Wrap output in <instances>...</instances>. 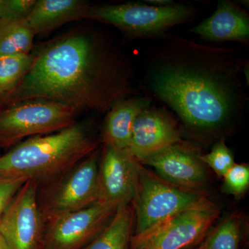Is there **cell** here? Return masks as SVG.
Listing matches in <instances>:
<instances>
[{
	"mask_svg": "<svg viewBox=\"0 0 249 249\" xmlns=\"http://www.w3.org/2000/svg\"><path fill=\"white\" fill-rule=\"evenodd\" d=\"M146 58L147 88L196 137H219L245 109L241 75L247 63L232 49L170 37Z\"/></svg>",
	"mask_w": 249,
	"mask_h": 249,
	"instance_id": "6da1fadb",
	"label": "cell"
},
{
	"mask_svg": "<svg viewBox=\"0 0 249 249\" xmlns=\"http://www.w3.org/2000/svg\"><path fill=\"white\" fill-rule=\"evenodd\" d=\"M29 71L11 92L6 107L33 100L81 111L108 112L135 94L129 58L101 31L78 29L41 46Z\"/></svg>",
	"mask_w": 249,
	"mask_h": 249,
	"instance_id": "7a4b0ae2",
	"label": "cell"
},
{
	"mask_svg": "<svg viewBox=\"0 0 249 249\" xmlns=\"http://www.w3.org/2000/svg\"><path fill=\"white\" fill-rule=\"evenodd\" d=\"M85 123L18 142L0 156V176L32 180L38 186L53 181L97 150Z\"/></svg>",
	"mask_w": 249,
	"mask_h": 249,
	"instance_id": "3957f363",
	"label": "cell"
},
{
	"mask_svg": "<svg viewBox=\"0 0 249 249\" xmlns=\"http://www.w3.org/2000/svg\"><path fill=\"white\" fill-rule=\"evenodd\" d=\"M135 216L134 234H139L183 212L218 208L203 193L175 186L149 171L142 163L132 201Z\"/></svg>",
	"mask_w": 249,
	"mask_h": 249,
	"instance_id": "277c9868",
	"label": "cell"
},
{
	"mask_svg": "<svg viewBox=\"0 0 249 249\" xmlns=\"http://www.w3.org/2000/svg\"><path fill=\"white\" fill-rule=\"evenodd\" d=\"M195 15L194 9L184 4L127 2L90 6L87 19L114 26L129 38H154L191 20Z\"/></svg>",
	"mask_w": 249,
	"mask_h": 249,
	"instance_id": "5b68a950",
	"label": "cell"
},
{
	"mask_svg": "<svg viewBox=\"0 0 249 249\" xmlns=\"http://www.w3.org/2000/svg\"><path fill=\"white\" fill-rule=\"evenodd\" d=\"M98 150L53 181L38 186L37 200L45 224L98 201Z\"/></svg>",
	"mask_w": 249,
	"mask_h": 249,
	"instance_id": "8992f818",
	"label": "cell"
},
{
	"mask_svg": "<svg viewBox=\"0 0 249 249\" xmlns=\"http://www.w3.org/2000/svg\"><path fill=\"white\" fill-rule=\"evenodd\" d=\"M78 111L52 101L33 100L0 110V147L14 146L22 139L58 132L76 123Z\"/></svg>",
	"mask_w": 249,
	"mask_h": 249,
	"instance_id": "52a82bcc",
	"label": "cell"
},
{
	"mask_svg": "<svg viewBox=\"0 0 249 249\" xmlns=\"http://www.w3.org/2000/svg\"><path fill=\"white\" fill-rule=\"evenodd\" d=\"M219 216V208L181 213L139 234L129 249H187L199 245Z\"/></svg>",
	"mask_w": 249,
	"mask_h": 249,
	"instance_id": "ba28073f",
	"label": "cell"
},
{
	"mask_svg": "<svg viewBox=\"0 0 249 249\" xmlns=\"http://www.w3.org/2000/svg\"><path fill=\"white\" fill-rule=\"evenodd\" d=\"M37 191L38 184L28 180L0 219V234L9 249H42L45 224Z\"/></svg>",
	"mask_w": 249,
	"mask_h": 249,
	"instance_id": "9c48e42d",
	"label": "cell"
},
{
	"mask_svg": "<svg viewBox=\"0 0 249 249\" xmlns=\"http://www.w3.org/2000/svg\"><path fill=\"white\" fill-rule=\"evenodd\" d=\"M116 210L98 201L47 223L42 249H84L110 222Z\"/></svg>",
	"mask_w": 249,
	"mask_h": 249,
	"instance_id": "30bf717a",
	"label": "cell"
},
{
	"mask_svg": "<svg viewBox=\"0 0 249 249\" xmlns=\"http://www.w3.org/2000/svg\"><path fill=\"white\" fill-rule=\"evenodd\" d=\"M141 163L127 150L104 145L98 165V201L118 208L132 203Z\"/></svg>",
	"mask_w": 249,
	"mask_h": 249,
	"instance_id": "8fae6325",
	"label": "cell"
},
{
	"mask_svg": "<svg viewBox=\"0 0 249 249\" xmlns=\"http://www.w3.org/2000/svg\"><path fill=\"white\" fill-rule=\"evenodd\" d=\"M199 156L196 148L182 141L139 163L153 168L157 175L167 182L203 193L207 186L208 174Z\"/></svg>",
	"mask_w": 249,
	"mask_h": 249,
	"instance_id": "7c38bea8",
	"label": "cell"
},
{
	"mask_svg": "<svg viewBox=\"0 0 249 249\" xmlns=\"http://www.w3.org/2000/svg\"><path fill=\"white\" fill-rule=\"evenodd\" d=\"M182 141V132L173 116L150 105L137 116L127 150L141 162Z\"/></svg>",
	"mask_w": 249,
	"mask_h": 249,
	"instance_id": "4fadbf2b",
	"label": "cell"
},
{
	"mask_svg": "<svg viewBox=\"0 0 249 249\" xmlns=\"http://www.w3.org/2000/svg\"><path fill=\"white\" fill-rule=\"evenodd\" d=\"M190 31L213 42H248L249 15L235 3L221 0L213 14Z\"/></svg>",
	"mask_w": 249,
	"mask_h": 249,
	"instance_id": "5bb4252c",
	"label": "cell"
},
{
	"mask_svg": "<svg viewBox=\"0 0 249 249\" xmlns=\"http://www.w3.org/2000/svg\"><path fill=\"white\" fill-rule=\"evenodd\" d=\"M90 6L83 0H37L26 20L35 35L45 34L67 23L87 19Z\"/></svg>",
	"mask_w": 249,
	"mask_h": 249,
	"instance_id": "9a60e30c",
	"label": "cell"
},
{
	"mask_svg": "<svg viewBox=\"0 0 249 249\" xmlns=\"http://www.w3.org/2000/svg\"><path fill=\"white\" fill-rule=\"evenodd\" d=\"M151 105L147 98L132 97L119 101L108 111L103 127L104 145L128 150L137 116Z\"/></svg>",
	"mask_w": 249,
	"mask_h": 249,
	"instance_id": "2e32d148",
	"label": "cell"
},
{
	"mask_svg": "<svg viewBox=\"0 0 249 249\" xmlns=\"http://www.w3.org/2000/svg\"><path fill=\"white\" fill-rule=\"evenodd\" d=\"M134 223L132 203L120 206L101 233L84 249H129Z\"/></svg>",
	"mask_w": 249,
	"mask_h": 249,
	"instance_id": "e0dca14e",
	"label": "cell"
},
{
	"mask_svg": "<svg viewBox=\"0 0 249 249\" xmlns=\"http://www.w3.org/2000/svg\"><path fill=\"white\" fill-rule=\"evenodd\" d=\"M35 36L27 20L0 18V55L31 53Z\"/></svg>",
	"mask_w": 249,
	"mask_h": 249,
	"instance_id": "ac0fdd59",
	"label": "cell"
},
{
	"mask_svg": "<svg viewBox=\"0 0 249 249\" xmlns=\"http://www.w3.org/2000/svg\"><path fill=\"white\" fill-rule=\"evenodd\" d=\"M34 53L0 55V98L11 92L34 62Z\"/></svg>",
	"mask_w": 249,
	"mask_h": 249,
	"instance_id": "d6986e66",
	"label": "cell"
},
{
	"mask_svg": "<svg viewBox=\"0 0 249 249\" xmlns=\"http://www.w3.org/2000/svg\"><path fill=\"white\" fill-rule=\"evenodd\" d=\"M240 219L235 215L226 218L201 241L204 249H237L241 237Z\"/></svg>",
	"mask_w": 249,
	"mask_h": 249,
	"instance_id": "ffe728a7",
	"label": "cell"
},
{
	"mask_svg": "<svg viewBox=\"0 0 249 249\" xmlns=\"http://www.w3.org/2000/svg\"><path fill=\"white\" fill-rule=\"evenodd\" d=\"M205 165L211 168L219 178H224L226 173L235 164L234 157L230 149L226 144L224 138L219 139L214 144L211 152L199 156Z\"/></svg>",
	"mask_w": 249,
	"mask_h": 249,
	"instance_id": "44dd1931",
	"label": "cell"
},
{
	"mask_svg": "<svg viewBox=\"0 0 249 249\" xmlns=\"http://www.w3.org/2000/svg\"><path fill=\"white\" fill-rule=\"evenodd\" d=\"M223 193L242 198L249 187V168L245 163H235L224 176Z\"/></svg>",
	"mask_w": 249,
	"mask_h": 249,
	"instance_id": "7402d4cb",
	"label": "cell"
},
{
	"mask_svg": "<svg viewBox=\"0 0 249 249\" xmlns=\"http://www.w3.org/2000/svg\"><path fill=\"white\" fill-rule=\"evenodd\" d=\"M37 0H0V18L26 20Z\"/></svg>",
	"mask_w": 249,
	"mask_h": 249,
	"instance_id": "603a6c76",
	"label": "cell"
},
{
	"mask_svg": "<svg viewBox=\"0 0 249 249\" xmlns=\"http://www.w3.org/2000/svg\"><path fill=\"white\" fill-rule=\"evenodd\" d=\"M28 180L0 176V219L18 192Z\"/></svg>",
	"mask_w": 249,
	"mask_h": 249,
	"instance_id": "cb8c5ba5",
	"label": "cell"
},
{
	"mask_svg": "<svg viewBox=\"0 0 249 249\" xmlns=\"http://www.w3.org/2000/svg\"><path fill=\"white\" fill-rule=\"evenodd\" d=\"M146 2L147 4L158 6H168V5L173 4V1H168V0H148Z\"/></svg>",
	"mask_w": 249,
	"mask_h": 249,
	"instance_id": "d4e9b609",
	"label": "cell"
},
{
	"mask_svg": "<svg viewBox=\"0 0 249 249\" xmlns=\"http://www.w3.org/2000/svg\"><path fill=\"white\" fill-rule=\"evenodd\" d=\"M0 249H9L3 236L0 234Z\"/></svg>",
	"mask_w": 249,
	"mask_h": 249,
	"instance_id": "484cf974",
	"label": "cell"
},
{
	"mask_svg": "<svg viewBox=\"0 0 249 249\" xmlns=\"http://www.w3.org/2000/svg\"><path fill=\"white\" fill-rule=\"evenodd\" d=\"M201 243V242H200ZM199 243V245L194 246V247H191V248L187 249H204L201 247V244Z\"/></svg>",
	"mask_w": 249,
	"mask_h": 249,
	"instance_id": "4316f807",
	"label": "cell"
}]
</instances>
